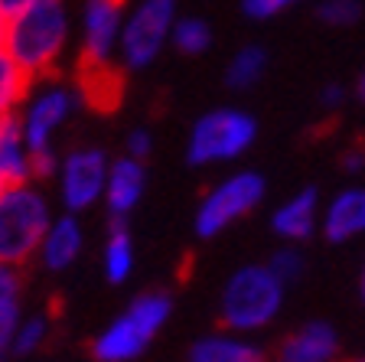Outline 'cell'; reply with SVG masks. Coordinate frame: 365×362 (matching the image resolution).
Returning <instances> with one entry per match:
<instances>
[{"instance_id":"obj_10","label":"cell","mask_w":365,"mask_h":362,"mask_svg":"<svg viewBox=\"0 0 365 362\" xmlns=\"http://www.w3.org/2000/svg\"><path fill=\"white\" fill-rule=\"evenodd\" d=\"M128 0H85L82 10V66H105L121 46Z\"/></svg>"},{"instance_id":"obj_22","label":"cell","mask_w":365,"mask_h":362,"mask_svg":"<svg viewBox=\"0 0 365 362\" xmlns=\"http://www.w3.org/2000/svg\"><path fill=\"white\" fill-rule=\"evenodd\" d=\"M267 72V49L264 46H245L242 53H235V59L225 69V85L235 91H245L251 85H258Z\"/></svg>"},{"instance_id":"obj_1","label":"cell","mask_w":365,"mask_h":362,"mask_svg":"<svg viewBox=\"0 0 365 362\" xmlns=\"http://www.w3.org/2000/svg\"><path fill=\"white\" fill-rule=\"evenodd\" d=\"M68 43L66 0H33L26 10L7 20L4 49L30 79H43L59 62Z\"/></svg>"},{"instance_id":"obj_17","label":"cell","mask_w":365,"mask_h":362,"mask_svg":"<svg viewBox=\"0 0 365 362\" xmlns=\"http://www.w3.org/2000/svg\"><path fill=\"white\" fill-rule=\"evenodd\" d=\"M0 174L10 180V186L33 180V157L26 147V137H23L20 114H10L0 121Z\"/></svg>"},{"instance_id":"obj_21","label":"cell","mask_w":365,"mask_h":362,"mask_svg":"<svg viewBox=\"0 0 365 362\" xmlns=\"http://www.w3.org/2000/svg\"><path fill=\"white\" fill-rule=\"evenodd\" d=\"M33 79L14 62V56L0 46V118L16 114V105L26 101Z\"/></svg>"},{"instance_id":"obj_37","label":"cell","mask_w":365,"mask_h":362,"mask_svg":"<svg viewBox=\"0 0 365 362\" xmlns=\"http://www.w3.org/2000/svg\"><path fill=\"white\" fill-rule=\"evenodd\" d=\"M7 118H10V114H7ZM0 121H4V118H0Z\"/></svg>"},{"instance_id":"obj_15","label":"cell","mask_w":365,"mask_h":362,"mask_svg":"<svg viewBox=\"0 0 365 362\" xmlns=\"http://www.w3.org/2000/svg\"><path fill=\"white\" fill-rule=\"evenodd\" d=\"M190 362H267L264 349L245 333H205L190 346Z\"/></svg>"},{"instance_id":"obj_31","label":"cell","mask_w":365,"mask_h":362,"mask_svg":"<svg viewBox=\"0 0 365 362\" xmlns=\"http://www.w3.org/2000/svg\"><path fill=\"white\" fill-rule=\"evenodd\" d=\"M30 4H33V0H0V14H4V16L10 20V16H16L20 10L30 7Z\"/></svg>"},{"instance_id":"obj_2","label":"cell","mask_w":365,"mask_h":362,"mask_svg":"<svg viewBox=\"0 0 365 362\" xmlns=\"http://www.w3.org/2000/svg\"><path fill=\"white\" fill-rule=\"evenodd\" d=\"M287 297V284L267 268V261L242 264L225 278L219 294V320L232 333H261L277 320Z\"/></svg>"},{"instance_id":"obj_32","label":"cell","mask_w":365,"mask_h":362,"mask_svg":"<svg viewBox=\"0 0 365 362\" xmlns=\"http://www.w3.org/2000/svg\"><path fill=\"white\" fill-rule=\"evenodd\" d=\"M356 99L365 105V69H362V72H359V82H356Z\"/></svg>"},{"instance_id":"obj_12","label":"cell","mask_w":365,"mask_h":362,"mask_svg":"<svg viewBox=\"0 0 365 362\" xmlns=\"http://www.w3.org/2000/svg\"><path fill=\"white\" fill-rule=\"evenodd\" d=\"M319 235L329 245H349L365 235V186L339 189L329 203H323Z\"/></svg>"},{"instance_id":"obj_34","label":"cell","mask_w":365,"mask_h":362,"mask_svg":"<svg viewBox=\"0 0 365 362\" xmlns=\"http://www.w3.org/2000/svg\"><path fill=\"white\" fill-rule=\"evenodd\" d=\"M4 36H7V16L0 14V46H4Z\"/></svg>"},{"instance_id":"obj_23","label":"cell","mask_w":365,"mask_h":362,"mask_svg":"<svg viewBox=\"0 0 365 362\" xmlns=\"http://www.w3.org/2000/svg\"><path fill=\"white\" fill-rule=\"evenodd\" d=\"M170 46L182 56H202L212 46V26L202 16H176L173 33H170Z\"/></svg>"},{"instance_id":"obj_4","label":"cell","mask_w":365,"mask_h":362,"mask_svg":"<svg viewBox=\"0 0 365 362\" xmlns=\"http://www.w3.org/2000/svg\"><path fill=\"white\" fill-rule=\"evenodd\" d=\"M49 226H53L49 203L33 183H16L4 189L0 193V261L20 268L23 261L39 255Z\"/></svg>"},{"instance_id":"obj_8","label":"cell","mask_w":365,"mask_h":362,"mask_svg":"<svg viewBox=\"0 0 365 362\" xmlns=\"http://www.w3.org/2000/svg\"><path fill=\"white\" fill-rule=\"evenodd\" d=\"M176 23V0H140L130 16L124 20L121 30V56L124 69H147L157 62V56L163 53V46L170 43Z\"/></svg>"},{"instance_id":"obj_27","label":"cell","mask_w":365,"mask_h":362,"mask_svg":"<svg viewBox=\"0 0 365 362\" xmlns=\"http://www.w3.org/2000/svg\"><path fill=\"white\" fill-rule=\"evenodd\" d=\"M294 4H300V0H242V10L251 20H271V16H277L281 10L294 7Z\"/></svg>"},{"instance_id":"obj_28","label":"cell","mask_w":365,"mask_h":362,"mask_svg":"<svg viewBox=\"0 0 365 362\" xmlns=\"http://www.w3.org/2000/svg\"><path fill=\"white\" fill-rule=\"evenodd\" d=\"M124 147H128V157L147 160V157H150V151H153L150 131H147V128H134V131L128 134V141H124Z\"/></svg>"},{"instance_id":"obj_3","label":"cell","mask_w":365,"mask_h":362,"mask_svg":"<svg viewBox=\"0 0 365 362\" xmlns=\"http://www.w3.org/2000/svg\"><path fill=\"white\" fill-rule=\"evenodd\" d=\"M173 313V301L163 291L140 294L105 326L91 343V356L98 362H130L144 356Z\"/></svg>"},{"instance_id":"obj_30","label":"cell","mask_w":365,"mask_h":362,"mask_svg":"<svg viewBox=\"0 0 365 362\" xmlns=\"http://www.w3.org/2000/svg\"><path fill=\"white\" fill-rule=\"evenodd\" d=\"M346 101V89L342 85H327V89L319 91V105L323 108H339Z\"/></svg>"},{"instance_id":"obj_26","label":"cell","mask_w":365,"mask_h":362,"mask_svg":"<svg viewBox=\"0 0 365 362\" xmlns=\"http://www.w3.org/2000/svg\"><path fill=\"white\" fill-rule=\"evenodd\" d=\"M317 16L327 26H352L362 20V4L359 0H323L317 7Z\"/></svg>"},{"instance_id":"obj_6","label":"cell","mask_w":365,"mask_h":362,"mask_svg":"<svg viewBox=\"0 0 365 362\" xmlns=\"http://www.w3.org/2000/svg\"><path fill=\"white\" fill-rule=\"evenodd\" d=\"M267 196V183L255 170H235L219 180L196 206V235L199 238H219L225 228L248 219Z\"/></svg>"},{"instance_id":"obj_25","label":"cell","mask_w":365,"mask_h":362,"mask_svg":"<svg viewBox=\"0 0 365 362\" xmlns=\"http://www.w3.org/2000/svg\"><path fill=\"white\" fill-rule=\"evenodd\" d=\"M304 251L297 248V245H287L284 241V248H277L271 255V261H267V268H271L277 278L284 281V284H294V281H300V274H304Z\"/></svg>"},{"instance_id":"obj_35","label":"cell","mask_w":365,"mask_h":362,"mask_svg":"<svg viewBox=\"0 0 365 362\" xmlns=\"http://www.w3.org/2000/svg\"><path fill=\"white\" fill-rule=\"evenodd\" d=\"M4 189H10V180L4 174H0V193H4Z\"/></svg>"},{"instance_id":"obj_14","label":"cell","mask_w":365,"mask_h":362,"mask_svg":"<svg viewBox=\"0 0 365 362\" xmlns=\"http://www.w3.org/2000/svg\"><path fill=\"white\" fill-rule=\"evenodd\" d=\"M336 356H339L336 326L327 320H310L281 343L277 362H336Z\"/></svg>"},{"instance_id":"obj_33","label":"cell","mask_w":365,"mask_h":362,"mask_svg":"<svg viewBox=\"0 0 365 362\" xmlns=\"http://www.w3.org/2000/svg\"><path fill=\"white\" fill-rule=\"evenodd\" d=\"M359 301L365 303V264H362V271H359Z\"/></svg>"},{"instance_id":"obj_5","label":"cell","mask_w":365,"mask_h":362,"mask_svg":"<svg viewBox=\"0 0 365 362\" xmlns=\"http://www.w3.org/2000/svg\"><path fill=\"white\" fill-rule=\"evenodd\" d=\"M258 141V121L242 108H215L192 124L186 141V160L192 166L232 164Z\"/></svg>"},{"instance_id":"obj_11","label":"cell","mask_w":365,"mask_h":362,"mask_svg":"<svg viewBox=\"0 0 365 362\" xmlns=\"http://www.w3.org/2000/svg\"><path fill=\"white\" fill-rule=\"evenodd\" d=\"M319 219H323L319 193L313 186H304L271 212V228L281 241H287V245H300V241L313 238V235L319 232Z\"/></svg>"},{"instance_id":"obj_18","label":"cell","mask_w":365,"mask_h":362,"mask_svg":"<svg viewBox=\"0 0 365 362\" xmlns=\"http://www.w3.org/2000/svg\"><path fill=\"white\" fill-rule=\"evenodd\" d=\"M121 91H124L121 69H114L111 62H105V66H82V91H78V99H85L91 108L114 111L118 101H121Z\"/></svg>"},{"instance_id":"obj_7","label":"cell","mask_w":365,"mask_h":362,"mask_svg":"<svg viewBox=\"0 0 365 362\" xmlns=\"http://www.w3.org/2000/svg\"><path fill=\"white\" fill-rule=\"evenodd\" d=\"M78 108V95L68 85H46L26 101V111L20 114L23 137L33 157V180L53 176L56 157H53V137L66 124V118Z\"/></svg>"},{"instance_id":"obj_36","label":"cell","mask_w":365,"mask_h":362,"mask_svg":"<svg viewBox=\"0 0 365 362\" xmlns=\"http://www.w3.org/2000/svg\"><path fill=\"white\" fill-rule=\"evenodd\" d=\"M352 362H365V359H352Z\"/></svg>"},{"instance_id":"obj_24","label":"cell","mask_w":365,"mask_h":362,"mask_svg":"<svg viewBox=\"0 0 365 362\" xmlns=\"http://www.w3.org/2000/svg\"><path fill=\"white\" fill-rule=\"evenodd\" d=\"M46 340H49V317H43V313L26 317V320H20V323H16L14 340H10V353L26 356V353H33V349L43 346Z\"/></svg>"},{"instance_id":"obj_20","label":"cell","mask_w":365,"mask_h":362,"mask_svg":"<svg viewBox=\"0 0 365 362\" xmlns=\"http://www.w3.org/2000/svg\"><path fill=\"white\" fill-rule=\"evenodd\" d=\"M20 268L16 264L0 261V356L10 353V340H14V330L20 323Z\"/></svg>"},{"instance_id":"obj_9","label":"cell","mask_w":365,"mask_h":362,"mask_svg":"<svg viewBox=\"0 0 365 362\" xmlns=\"http://www.w3.org/2000/svg\"><path fill=\"white\" fill-rule=\"evenodd\" d=\"M111 160L98 147H78L59 164V199L72 216L105 199Z\"/></svg>"},{"instance_id":"obj_29","label":"cell","mask_w":365,"mask_h":362,"mask_svg":"<svg viewBox=\"0 0 365 362\" xmlns=\"http://www.w3.org/2000/svg\"><path fill=\"white\" fill-rule=\"evenodd\" d=\"M342 170L349 176H359L365 170V147H352V151H346V157H342Z\"/></svg>"},{"instance_id":"obj_19","label":"cell","mask_w":365,"mask_h":362,"mask_svg":"<svg viewBox=\"0 0 365 362\" xmlns=\"http://www.w3.org/2000/svg\"><path fill=\"white\" fill-rule=\"evenodd\" d=\"M105 278L111 284H124L134 271V238H130L128 219H111L108 222V238H105Z\"/></svg>"},{"instance_id":"obj_13","label":"cell","mask_w":365,"mask_h":362,"mask_svg":"<svg viewBox=\"0 0 365 362\" xmlns=\"http://www.w3.org/2000/svg\"><path fill=\"white\" fill-rule=\"evenodd\" d=\"M147 186V170L144 160H134L124 154L121 160H111L108 170V186H105V206L111 219H130V212L137 209L140 196Z\"/></svg>"},{"instance_id":"obj_16","label":"cell","mask_w":365,"mask_h":362,"mask_svg":"<svg viewBox=\"0 0 365 362\" xmlns=\"http://www.w3.org/2000/svg\"><path fill=\"white\" fill-rule=\"evenodd\" d=\"M82 245H85L82 226H78V219L72 212H66V216L53 219V226L46 232L43 245H39V261H43L49 271H66L68 264L78 258Z\"/></svg>"}]
</instances>
